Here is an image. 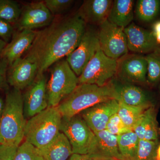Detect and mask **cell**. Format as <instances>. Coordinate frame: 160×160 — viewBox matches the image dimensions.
<instances>
[{
    "label": "cell",
    "mask_w": 160,
    "mask_h": 160,
    "mask_svg": "<svg viewBox=\"0 0 160 160\" xmlns=\"http://www.w3.org/2000/svg\"><path fill=\"white\" fill-rule=\"evenodd\" d=\"M150 31L157 42L160 46V19L156 20L152 22Z\"/></svg>",
    "instance_id": "obj_35"
},
{
    "label": "cell",
    "mask_w": 160,
    "mask_h": 160,
    "mask_svg": "<svg viewBox=\"0 0 160 160\" xmlns=\"http://www.w3.org/2000/svg\"><path fill=\"white\" fill-rule=\"evenodd\" d=\"M112 3V0H86L77 13L86 23L100 26L108 19Z\"/></svg>",
    "instance_id": "obj_19"
},
{
    "label": "cell",
    "mask_w": 160,
    "mask_h": 160,
    "mask_svg": "<svg viewBox=\"0 0 160 160\" xmlns=\"http://www.w3.org/2000/svg\"><path fill=\"white\" fill-rule=\"evenodd\" d=\"M106 130L116 136L132 131L125 126L117 113L110 118L106 125Z\"/></svg>",
    "instance_id": "obj_31"
},
{
    "label": "cell",
    "mask_w": 160,
    "mask_h": 160,
    "mask_svg": "<svg viewBox=\"0 0 160 160\" xmlns=\"http://www.w3.org/2000/svg\"></svg>",
    "instance_id": "obj_42"
},
{
    "label": "cell",
    "mask_w": 160,
    "mask_h": 160,
    "mask_svg": "<svg viewBox=\"0 0 160 160\" xmlns=\"http://www.w3.org/2000/svg\"><path fill=\"white\" fill-rule=\"evenodd\" d=\"M159 92H160V87H159Z\"/></svg>",
    "instance_id": "obj_40"
},
{
    "label": "cell",
    "mask_w": 160,
    "mask_h": 160,
    "mask_svg": "<svg viewBox=\"0 0 160 160\" xmlns=\"http://www.w3.org/2000/svg\"><path fill=\"white\" fill-rule=\"evenodd\" d=\"M52 15L61 14L71 6L74 1L72 0H45L43 1Z\"/></svg>",
    "instance_id": "obj_30"
},
{
    "label": "cell",
    "mask_w": 160,
    "mask_h": 160,
    "mask_svg": "<svg viewBox=\"0 0 160 160\" xmlns=\"http://www.w3.org/2000/svg\"><path fill=\"white\" fill-rule=\"evenodd\" d=\"M13 29L11 24L0 19V37L6 43L13 36Z\"/></svg>",
    "instance_id": "obj_33"
},
{
    "label": "cell",
    "mask_w": 160,
    "mask_h": 160,
    "mask_svg": "<svg viewBox=\"0 0 160 160\" xmlns=\"http://www.w3.org/2000/svg\"><path fill=\"white\" fill-rule=\"evenodd\" d=\"M47 78L45 73L37 76L33 82L26 88L23 94L24 113L26 120L48 107Z\"/></svg>",
    "instance_id": "obj_10"
},
{
    "label": "cell",
    "mask_w": 160,
    "mask_h": 160,
    "mask_svg": "<svg viewBox=\"0 0 160 160\" xmlns=\"http://www.w3.org/2000/svg\"><path fill=\"white\" fill-rule=\"evenodd\" d=\"M0 146H1V145H0Z\"/></svg>",
    "instance_id": "obj_43"
},
{
    "label": "cell",
    "mask_w": 160,
    "mask_h": 160,
    "mask_svg": "<svg viewBox=\"0 0 160 160\" xmlns=\"http://www.w3.org/2000/svg\"><path fill=\"white\" fill-rule=\"evenodd\" d=\"M38 149L45 160H68L73 153L69 140L62 132L48 145Z\"/></svg>",
    "instance_id": "obj_20"
},
{
    "label": "cell",
    "mask_w": 160,
    "mask_h": 160,
    "mask_svg": "<svg viewBox=\"0 0 160 160\" xmlns=\"http://www.w3.org/2000/svg\"><path fill=\"white\" fill-rule=\"evenodd\" d=\"M52 21L53 15L42 1L29 3L23 6L17 24L19 31L33 30L49 26Z\"/></svg>",
    "instance_id": "obj_12"
},
{
    "label": "cell",
    "mask_w": 160,
    "mask_h": 160,
    "mask_svg": "<svg viewBox=\"0 0 160 160\" xmlns=\"http://www.w3.org/2000/svg\"><path fill=\"white\" fill-rule=\"evenodd\" d=\"M133 4L134 2L132 0L113 1L107 20L112 24L125 29L133 20Z\"/></svg>",
    "instance_id": "obj_21"
},
{
    "label": "cell",
    "mask_w": 160,
    "mask_h": 160,
    "mask_svg": "<svg viewBox=\"0 0 160 160\" xmlns=\"http://www.w3.org/2000/svg\"><path fill=\"white\" fill-rule=\"evenodd\" d=\"M34 30L23 29L13 35L11 42L7 44L2 53V58L6 59L11 66L17 60L22 58L29 50L36 35Z\"/></svg>",
    "instance_id": "obj_18"
},
{
    "label": "cell",
    "mask_w": 160,
    "mask_h": 160,
    "mask_svg": "<svg viewBox=\"0 0 160 160\" xmlns=\"http://www.w3.org/2000/svg\"><path fill=\"white\" fill-rule=\"evenodd\" d=\"M26 122L23 94L21 90L13 88L6 94L0 119V145L19 146L24 139Z\"/></svg>",
    "instance_id": "obj_2"
},
{
    "label": "cell",
    "mask_w": 160,
    "mask_h": 160,
    "mask_svg": "<svg viewBox=\"0 0 160 160\" xmlns=\"http://www.w3.org/2000/svg\"><path fill=\"white\" fill-rule=\"evenodd\" d=\"M148 108L149 107H135L119 102L117 113L125 126L132 130L139 118Z\"/></svg>",
    "instance_id": "obj_24"
},
{
    "label": "cell",
    "mask_w": 160,
    "mask_h": 160,
    "mask_svg": "<svg viewBox=\"0 0 160 160\" xmlns=\"http://www.w3.org/2000/svg\"><path fill=\"white\" fill-rule=\"evenodd\" d=\"M146 119L144 139L148 141H158L160 130L156 119V112L153 106L145 110Z\"/></svg>",
    "instance_id": "obj_27"
},
{
    "label": "cell",
    "mask_w": 160,
    "mask_h": 160,
    "mask_svg": "<svg viewBox=\"0 0 160 160\" xmlns=\"http://www.w3.org/2000/svg\"><path fill=\"white\" fill-rule=\"evenodd\" d=\"M110 83L113 88L114 99L119 102L135 107L153 106L149 92L138 86L128 83Z\"/></svg>",
    "instance_id": "obj_16"
},
{
    "label": "cell",
    "mask_w": 160,
    "mask_h": 160,
    "mask_svg": "<svg viewBox=\"0 0 160 160\" xmlns=\"http://www.w3.org/2000/svg\"><path fill=\"white\" fill-rule=\"evenodd\" d=\"M95 142L90 154L94 160H125L120 153L117 136L107 130L93 132Z\"/></svg>",
    "instance_id": "obj_17"
},
{
    "label": "cell",
    "mask_w": 160,
    "mask_h": 160,
    "mask_svg": "<svg viewBox=\"0 0 160 160\" xmlns=\"http://www.w3.org/2000/svg\"><path fill=\"white\" fill-rule=\"evenodd\" d=\"M18 147L15 145H1L0 160H14Z\"/></svg>",
    "instance_id": "obj_32"
},
{
    "label": "cell",
    "mask_w": 160,
    "mask_h": 160,
    "mask_svg": "<svg viewBox=\"0 0 160 160\" xmlns=\"http://www.w3.org/2000/svg\"><path fill=\"white\" fill-rule=\"evenodd\" d=\"M124 29L108 20L100 25L98 31L100 49L108 57L118 60L128 53Z\"/></svg>",
    "instance_id": "obj_8"
},
{
    "label": "cell",
    "mask_w": 160,
    "mask_h": 160,
    "mask_svg": "<svg viewBox=\"0 0 160 160\" xmlns=\"http://www.w3.org/2000/svg\"><path fill=\"white\" fill-rule=\"evenodd\" d=\"M86 24L77 13L52 21L42 30L37 31L32 45L24 57L37 65V76L77 48L86 31Z\"/></svg>",
    "instance_id": "obj_1"
},
{
    "label": "cell",
    "mask_w": 160,
    "mask_h": 160,
    "mask_svg": "<svg viewBox=\"0 0 160 160\" xmlns=\"http://www.w3.org/2000/svg\"><path fill=\"white\" fill-rule=\"evenodd\" d=\"M128 49L137 54H149L160 47L150 30L131 23L124 29Z\"/></svg>",
    "instance_id": "obj_15"
},
{
    "label": "cell",
    "mask_w": 160,
    "mask_h": 160,
    "mask_svg": "<svg viewBox=\"0 0 160 160\" xmlns=\"http://www.w3.org/2000/svg\"><path fill=\"white\" fill-rule=\"evenodd\" d=\"M22 12L18 4L11 0H0V19L10 24L17 23Z\"/></svg>",
    "instance_id": "obj_26"
},
{
    "label": "cell",
    "mask_w": 160,
    "mask_h": 160,
    "mask_svg": "<svg viewBox=\"0 0 160 160\" xmlns=\"http://www.w3.org/2000/svg\"><path fill=\"white\" fill-rule=\"evenodd\" d=\"M117 69V60L108 57L99 48L78 77V84L106 86L116 75Z\"/></svg>",
    "instance_id": "obj_7"
},
{
    "label": "cell",
    "mask_w": 160,
    "mask_h": 160,
    "mask_svg": "<svg viewBox=\"0 0 160 160\" xmlns=\"http://www.w3.org/2000/svg\"><path fill=\"white\" fill-rule=\"evenodd\" d=\"M62 115L57 107H49L26 122L25 141L40 149L49 144L61 132Z\"/></svg>",
    "instance_id": "obj_4"
},
{
    "label": "cell",
    "mask_w": 160,
    "mask_h": 160,
    "mask_svg": "<svg viewBox=\"0 0 160 160\" xmlns=\"http://www.w3.org/2000/svg\"><path fill=\"white\" fill-rule=\"evenodd\" d=\"M14 160H45L36 147L24 141L18 147Z\"/></svg>",
    "instance_id": "obj_29"
},
{
    "label": "cell",
    "mask_w": 160,
    "mask_h": 160,
    "mask_svg": "<svg viewBox=\"0 0 160 160\" xmlns=\"http://www.w3.org/2000/svg\"><path fill=\"white\" fill-rule=\"evenodd\" d=\"M112 99H114V94L110 82L103 86L78 84L57 107L63 118H70L80 114L96 104Z\"/></svg>",
    "instance_id": "obj_3"
},
{
    "label": "cell",
    "mask_w": 160,
    "mask_h": 160,
    "mask_svg": "<svg viewBox=\"0 0 160 160\" xmlns=\"http://www.w3.org/2000/svg\"><path fill=\"white\" fill-rule=\"evenodd\" d=\"M4 106H5V102L2 99L0 98V119H1L2 114Z\"/></svg>",
    "instance_id": "obj_38"
},
{
    "label": "cell",
    "mask_w": 160,
    "mask_h": 160,
    "mask_svg": "<svg viewBox=\"0 0 160 160\" xmlns=\"http://www.w3.org/2000/svg\"><path fill=\"white\" fill-rule=\"evenodd\" d=\"M9 67L7 82L13 88L21 91L30 86L37 76V65L27 58H21Z\"/></svg>",
    "instance_id": "obj_14"
},
{
    "label": "cell",
    "mask_w": 160,
    "mask_h": 160,
    "mask_svg": "<svg viewBox=\"0 0 160 160\" xmlns=\"http://www.w3.org/2000/svg\"><path fill=\"white\" fill-rule=\"evenodd\" d=\"M145 56L148 64L147 83L154 86L160 82V47Z\"/></svg>",
    "instance_id": "obj_25"
},
{
    "label": "cell",
    "mask_w": 160,
    "mask_h": 160,
    "mask_svg": "<svg viewBox=\"0 0 160 160\" xmlns=\"http://www.w3.org/2000/svg\"><path fill=\"white\" fill-rule=\"evenodd\" d=\"M157 160H160V144L158 147L156 157L155 158Z\"/></svg>",
    "instance_id": "obj_39"
},
{
    "label": "cell",
    "mask_w": 160,
    "mask_h": 160,
    "mask_svg": "<svg viewBox=\"0 0 160 160\" xmlns=\"http://www.w3.org/2000/svg\"><path fill=\"white\" fill-rule=\"evenodd\" d=\"M152 160H156V159H155H155H154Z\"/></svg>",
    "instance_id": "obj_41"
},
{
    "label": "cell",
    "mask_w": 160,
    "mask_h": 160,
    "mask_svg": "<svg viewBox=\"0 0 160 160\" xmlns=\"http://www.w3.org/2000/svg\"><path fill=\"white\" fill-rule=\"evenodd\" d=\"M135 13L141 22H153L160 13V0H138L137 2Z\"/></svg>",
    "instance_id": "obj_22"
},
{
    "label": "cell",
    "mask_w": 160,
    "mask_h": 160,
    "mask_svg": "<svg viewBox=\"0 0 160 160\" xmlns=\"http://www.w3.org/2000/svg\"><path fill=\"white\" fill-rule=\"evenodd\" d=\"M148 64L146 56L132 53L117 60L116 75L127 83H147Z\"/></svg>",
    "instance_id": "obj_11"
},
{
    "label": "cell",
    "mask_w": 160,
    "mask_h": 160,
    "mask_svg": "<svg viewBox=\"0 0 160 160\" xmlns=\"http://www.w3.org/2000/svg\"><path fill=\"white\" fill-rule=\"evenodd\" d=\"M99 48L98 31L86 29L77 48L66 58V61L78 77Z\"/></svg>",
    "instance_id": "obj_9"
},
{
    "label": "cell",
    "mask_w": 160,
    "mask_h": 160,
    "mask_svg": "<svg viewBox=\"0 0 160 160\" xmlns=\"http://www.w3.org/2000/svg\"><path fill=\"white\" fill-rule=\"evenodd\" d=\"M68 160H95L88 154L72 153Z\"/></svg>",
    "instance_id": "obj_36"
},
{
    "label": "cell",
    "mask_w": 160,
    "mask_h": 160,
    "mask_svg": "<svg viewBox=\"0 0 160 160\" xmlns=\"http://www.w3.org/2000/svg\"><path fill=\"white\" fill-rule=\"evenodd\" d=\"M6 45H7V43L2 38H0V59L2 58V53Z\"/></svg>",
    "instance_id": "obj_37"
},
{
    "label": "cell",
    "mask_w": 160,
    "mask_h": 160,
    "mask_svg": "<svg viewBox=\"0 0 160 160\" xmlns=\"http://www.w3.org/2000/svg\"><path fill=\"white\" fill-rule=\"evenodd\" d=\"M50 69L47 84L48 107H55L76 88L78 79L66 60L58 61Z\"/></svg>",
    "instance_id": "obj_5"
},
{
    "label": "cell",
    "mask_w": 160,
    "mask_h": 160,
    "mask_svg": "<svg viewBox=\"0 0 160 160\" xmlns=\"http://www.w3.org/2000/svg\"><path fill=\"white\" fill-rule=\"evenodd\" d=\"M158 141L140 139L134 160H152L156 157Z\"/></svg>",
    "instance_id": "obj_28"
},
{
    "label": "cell",
    "mask_w": 160,
    "mask_h": 160,
    "mask_svg": "<svg viewBox=\"0 0 160 160\" xmlns=\"http://www.w3.org/2000/svg\"><path fill=\"white\" fill-rule=\"evenodd\" d=\"M9 63L6 59H0V89L6 87L7 85V72Z\"/></svg>",
    "instance_id": "obj_34"
},
{
    "label": "cell",
    "mask_w": 160,
    "mask_h": 160,
    "mask_svg": "<svg viewBox=\"0 0 160 160\" xmlns=\"http://www.w3.org/2000/svg\"><path fill=\"white\" fill-rule=\"evenodd\" d=\"M117 136L120 153L125 160H134L139 138L133 131Z\"/></svg>",
    "instance_id": "obj_23"
},
{
    "label": "cell",
    "mask_w": 160,
    "mask_h": 160,
    "mask_svg": "<svg viewBox=\"0 0 160 160\" xmlns=\"http://www.w3.org/2000/svg\"><path fill=\"white\" fill-rule=\"evenodd\" d=\"M119 102L112 99L98 103L82 112L80 115L93 132L106 129L110 118L117 113Z\"/></svg>",
    "instance_id": "obj_13"
},
{
    "label": "cell",
    "mask_w": 160,
    "mask_h": 160,
    "mask_svg": "<svg viewBox=\"0 0 160 160\" xmlns=\"http://www.w3.org/2000/svg\"><path fill=\"white\" fill-rule=\"evenodd\" d=\"M60 131L70 143L72 153L89 154L95 142V136L80 114L70 118H63Z\"/></svg>",
    "instance_id": "obj_6"
}]
</instances>
